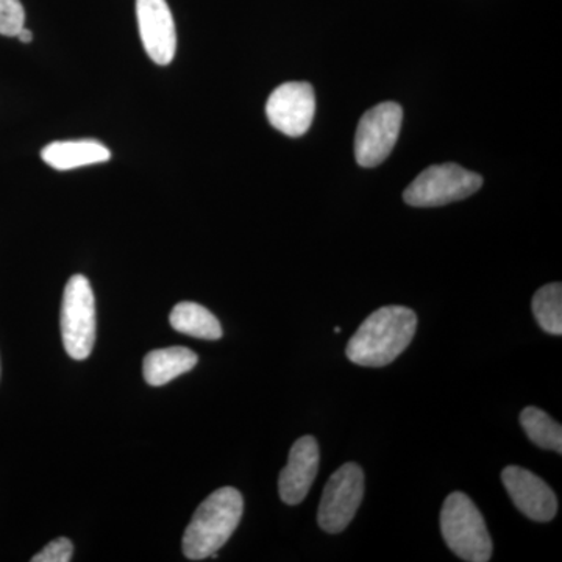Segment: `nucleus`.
I'll return each mask as SVG.
<instances>
[{
  "instance_id": "4",
  "label": "nucleus",
  "mask_w": 562,
  "mask_h": 562,
  "mask_svg": "<svg viewBox=\"0 0 562 562\" xmlns=\"http://www.w3.org/2000/svg\"><path fill=\"white\" fill-rule=\"evenodd\" d=\"M482 187V176L461 168L457 162L432 165L406 188L403 201L417 209H435L468 199Z\"/></svg>"
},
{
  "instance_id": "12",
  "label": "nucleus",
  "mask_w": 562,
  "mask_h": 562,
  "mask_svg": "<svg viewBox=\"0 0 562 562\" xmlns=\"http://www.w3.org/2000/svg\"><path fill=\"white\" fill-rule=\"evenodd\" d=\"M110 150L103 144L92 139L55 140L41 150V158L57 171L83 168L109 161Z\"/></svg>"
},
{
  "instance_id": "3",
  "label": "nucleus",
  "mask_w": 562,
  "mask_h": 562,
  "mask_svg": "<svg viewBox=\"0 0 562 562\" xmlns=\"http://www.w3.org/2000/svg\"><path fill=\"white\" fill-rule=\"evenodd\" d=\"M441 532L449 549L461 560L469 562L491 560L492 539L482 513L462 492H453L443 502Z\"/></svg>"
},
{
  "instance_id": "2",
  "label": "nucleus",
  "mask_w": 562,
  "mask_h": 562,
  "mask_svg": "<svg viewBox=\"0 0 562 562\" xmlns=\"http://www.w3.org/2000/svg\"><path fill=\"white\" fill-rule=\"evenodd\" d=\"M244 501L235 487L214 491L201 503L183 535V553L188 560L214 557L241 522Z\"/></svg>"
},
{
  "instance_id": "17",
  "label": "nucleus",
  "mask_w": 562,
  "mask_h": 562,
  "mask_svg": "<svg viewBox=\"0 0 562 562\" xmlns=\"http://www.w3.org/2000/svg\"><path fill=\"white\" fill-rule=\"evenodd\" d=\"M24 22L25 11L20 0H0V35L18 36Z\"/></svg>"
},
{
  "instance_id": "10",
  "label": "nucleus",
  "mask_w": 562,
  "mask_h": 562,
  "mask_svg": "<svg viewBox=\"0 0 562 562\" xmlns=\"http://www.w3.org/2000/svg\"><path fill=\"white\" fill-rule=\"evenodd\" d=\"M502 482L520 513L535 522H550L558 513L557 495L536 473L508 465L502 472Z\"/></svg>"
},
{
  "instance_id": "16",
  "label": "nucleus",
  "mask_w": 562,
  "mask_h": 562,
  "mask_svg": "<svg viewBox=\"0 0 562 562\" xmlns=\"http://www.w3.org/2000/svg\"><path fill=\"white\" fill-rule=\"evenodd\" d=\"M532 313L539 327L549 335H562V284L542 286L532 297Z\"/></svg>"
},
{
  "instance_id": "5",
  "label": "nucleus",
  "mask_w": 562,
  "mask_h": 562,
  "mask_svg": "<svg viewBox=\"0 0 562 562\" xmlns=\"http://www.w3.org/2000/svg\"><path fill=\"white\" fill-rule=\"evenodd\" d=\"M61 338L72 360H87L95 342V301L85 276L70 277L63 294Z\"/></svg>"
},
{
  "instance_id": "13",
  "label": "nucleus",
  "mask_w": 562,
  "mask_h": 562,
  "mask_svg": "<svg viewBox=\"0 0 562 562\" xmlns=\"http://www.w3.org/2000/svg\"><path fill=\"white\" fill-rule=\"evenodd\" d=\"M198 361V355L187 347H169V349L150 351L144 358V380L150 386H162L177 376L192 371Z\"/></svg>"
},
{
  "instance_id": "6",
  "label": "nucleus",
  "mask_w": 562,
  "mask_h": 562,
  "mask_svg": "<svg viewBox=\"0 0 562 562\" xmlns=\"http://www.w3.org/2000/svg\"><path fill=\"white\" fill-rule=\"evenodd\" d=\"M403 109L397 102H382L362 114L355 135V160L361 168L382 165L401 133Z\"/></svg>"
},
{
  "instance_id": "1",
  "label": "nucleus",
  "mask_w": 562,
  "mask_h": 562,
  "mask_svg": "<svg viewBox=\"0 0 562 562\" xmlns=\"http://www.w3.org/2000/svg\"><path fill=\"white\" fill-rule=\"evenodd\" d=\"M417 316L406 306L391 305L368 317L347 344V358L364 368H383L408 349L416 335Z\"/></svg>"
},
{
  "instance_id": "15",
  "label": "nucleus",
  "mask_w": 562,
  "mask_h": 562,
  "mask_svg": "<svg viewBox=\"0 0 562 562\" xmlns=\"http://www.w3.org/2000/svg\"><path fill=\"white\" fill-rule=\"evenodd\" d=\"M520 424L528 439L536 446L562 453V428L549 414L536 406H528L520 414Z\"/></svg>"
},
{
  "instance_id": "18",
  "label": "nucleus",
  "mask_w": 562,
  "mask_h": 562,
  "mask_svg": "<svg viewBox=\"0 0 562 562\" xmlns=\"http://www.w3.org/2000/svg\"><path fill=\"white\" fill-rule=\"evenodd\" d=\"M74 546L68 538H58L44 547L33 562H69L72 560Z\"/></svg>"
},
{
  "instance_id": "7",
  "label": "nucleus",
  "mask_w": 562,
  "mask_h": 562,
  "mask_svg": "<svg viewBox=\"0 0 562 562\" xmlns=\"http://www.w3.org/2000/svg\"><path fill=\"white\" fill-rule=\"evenodd\" d=\"M364 497V473L360 465L347 462L328 480L322 494L317 524L322 530L341 532L349 527Z\"/></svg>"
},
{
  "instance_id": "8",
  "label": "nucleus",
  "mask_w": 562,
  "mask_h": 562,
  "mask_svg": "<svg viewBox=\"0 0 562 562\" xmlns=\"http://www.w3.org/2000/svg\"><path fill=\"white\" fill-rule=\"evenodd\" d=\"M316 114V94L306 81H288L272 91L266 103V116L272 127L291 138L305 135Z\"/></svg>"
},
{
  "instance_id": "14",
  "label": "nucleus",
  "mask_w": 562,
  "mask_h": 562,
  "mask_svg": "<svg viewBox=\"0 0 562 562\" xmlns=\"http://www.w3.org/2000/svg\"><path fill=\"white\" fill-rule=\"evenodd\" d=\"M173 330L192 336V338L217 341L222 338L221 322L210 310L194 302H181L173 306L171 313Z\"/></svg>"
},
{
  "instance_id": "9",
  "label": "nucleus",
  "mask_w": 562,
  "mask_h": 562,
  "mask_svg": "<svg viewBox=\"0 0 562 562\" xmlns=\"http://www.w3.org/2000/svg\"><path fill=\"white\" fill-rule=\"evenodd\" d=\"M140 41L150 60L168 66L176 57L177 32L166 0H136Z\"/></svg>"
},
{
  "instance_id": "11",
  "label": "nucleus",
  "mask_w": 562,
  "mask_h": 562,
  "mask_svg": "<svg viewBox=\"0 0 562 562\" xmlns=\"http://www.w3.org/2000/svg\"><path fill=\"white\" fill-rule=\"evenodd\" d=\"M319 443L313 436H303L291 447L286 468L280 473V498L286 505H299L305 501L319 472Z\"/></svg>"
},
{
  "instance_id": "19",
  "label": "nucleus",
  "mask_w": 562,
  "mask_h": 562,
  "mask_svg": "<svg viewBox=\"0 0 562 562\" xmlns=\"http://www.w3.org/2000/svg\"><path fill=\"white\" fill-rule=\"evenodd\" d=\"M18 38H20L21 43H32L33 35L32 32L29 31V29H21V32L18 33Z\"/></svg>"
}]
</instances>
